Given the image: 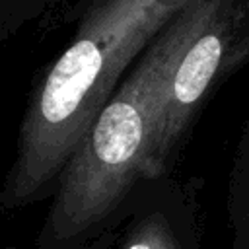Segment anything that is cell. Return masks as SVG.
<instances>
[{"mask_svg":"<svg viewBox=\"0 0 249 249\" xmlns=\"http://www.w3.org/2000/svg\"><path fill=\"white\" fill-rule=\"evenodd\" d=\"M189 0H82L78 27L35 82L19 123L0 204L18 210L53 196L123 78Z\"/></svg>","mask_w":249,"mask_h":249,"instance_id":"6da1fadb","label":"cell"},{"mask_svg":"<svg viewBox=\"0 0 249 249\" xmlns=\"http://www.w3.org/2000/svg\"><path fill=\"white\" fill-rule=\"evenodd\" d=\"M198 0H189L130 66L60 175L37 249L84 243L123 220L134 191L156 171L161 97L173 58L189 39Z\"/></svg>","mask_w":249,"mask_h":249,"instance_id":"7a4b0ae2","label":"cell"},{"mask_svg":"<svg viewBox=\"0 0 249 249\" xmlns=\"http://www.w3.org/2000/svg\"><path fill=\"white\" fill-rule=\"evenodd\" d=\"M247 0H198L195 27L167 74L158 136L156 171L173 173L193 124L212 89L222 82L224 60Z\"/></svg>","mask_w":249,"mask_h":249,"instance_id":"3957f363","label":"cell"},{"mask_svg":"<svg viewBox=\"0 0 249 249\" xmlns=\"http://www.w3.org/2000/svg\"><path fill=\"white\" fill-rule=\"evenodd\" d=\"M113 249H202L195 187L173 173L144 181L124 206Z\"/></svg>","mask_w":249,"mask_h":249,"instance_id":"277c9868","label":"cell"},{"mask_svg":"<svg viewBox=\"0 0 249 249\" xmlns=\"http://www.w3.org/2000/svg\"><path fill=\"white\" fill-rule=\"evenodd\" d=\"M226 212L230 249H249V111L233 150L228 175Z\"/></svg>","mask_w":249,"mask_h":249,"instance_id":"5b68a950","label":"cell"},{"mask_svg":"<svg viewBox=\"0 0 249 249\" xmlns=\"http://www.w3.org/2000/svg\"><path fill=\"white\" fill-rule=\"evenodd\" d=\"M74 0H0V39L19 35L25 29L47 27L60 16H72Z\"/></svg>","mask_w":249,"mask_h":249,"instance_id":"8992f818","label":"cell"},{"mask_svg":"<svg viewBox=\"0 0 249 249\" xmlns=\"http://www.w3.org/2000/svg\"><path fill=\"white\" fill-rule=\"evenodd\" d=\"M117 228H111L84 243H74V245H64V247H56V249H113V243H115V237H117ZM37 249V247H35Z\"/></svg>","mask_w":249,"mask_h":249,"instance_id":"52a82bcc","label":"cell"}]
</instances>
